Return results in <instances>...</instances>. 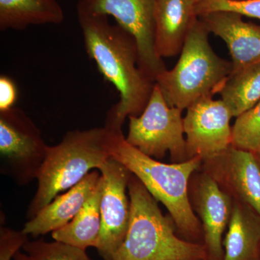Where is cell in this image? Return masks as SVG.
Wrapping results in <instances>:
<instances>
[{
  "mask_svg": "<svg viewBox=\"0 0 260 260\" xmlns=\"http://www.w3.org/2000/svg\"><path fill=\"white\" fill-rule=\"evenodd\" d=\"M201 1H203V0H191V2L194 3V5L198 4V3H200Z\"/></svg>",
  "mask_w": 260,
  "mask_h": 260,
  "instance_id": "27",
  "label": "cell"
},
{
  "mask_svg": "<svg viewBox=\"0 0 260 260\" xmlns=\"http://www.w3.org/2000/svg\"><path fill=\"white\" fill-rule=\"evenodd\" d=\"M110 158L111 132L107 126L68 132L59 144L48 147L27 217L34 218L56 197L78 184L93 169L99 170Z\"/></svg>",
  "mask_w": 260,
  "mask_h": 260,
  "instance_id": "4",
  "label": "cell"
},
{
  "mask_svg": "<svg viewBox=\"0 0 260 260\" xmlns=\"http://www.w3.org/2000/svg\"><path fill=\"white\" fill-rule=\"evenodd\" d=\"M101 177L100 172L89 173L78 184L58 195L30 219L24 225L23 232L36 238L52 233L70 223L96 189Z\"/></svg>",
  "mask_w": 260,
  "mask_h": 260,
  "instance_id": "14",
  "label": "cell"
},
{
  "mask_svg": "<svg viewBox=\"0 0 260 260\" xmlns=\"http://www.w3.org/2000/svg\"><path fill=\"white\" fill-rule=\"evenodd\" d=\"M64 18V11L56 0H0V30L3 31L56 25Z\"/></svg>",
  "mask_w": 260,
  "mask_h": 260,
  "instance_id": "17",
  "label": "cell"
},
{
  "mask_svg": "<svg viewBox=\"0 0 260 260\" xmlns=\"http://www.w3.org/2000/svg\"><path fill=\"white\" fill-rule=\"evenodd\" d=\"M105 126L111 132L112 158L127 168L166 207L182 239L203 244V228L191 206L189 191L191 178L201 168L202 159L194 156L181 162L159 161L127 143L121 128Z\"/></svg>",
  "mask_w": 260,
  "mask_h": 260,
  "instance_id": "2",
  "label": "cell"
},
{
  "mask_svg": "<svg viewBox=\"0 0 260 260\" xmlns=\"http://www.w3.org/2000/svg\"><path fill=\"white\" fill-rule=\"evenodd\" d=\"M198 15L191 0H155V48L159 57L180 54Z\"/></svg>",
  "mask_w": 260,
  "mask_h": 260,
  "instance_id": "15",
  "label": "cell"
},
{
  "mask_svg": "<svg viewBox=\"0 0 260 260\" xmlns=\"http://www.w3.org/2000/svg\"><path fill=\"white\" fill-rule=\"evenodd\" d=\"M28 235L22 231L0 228V260H11L28 242Z\"/></svg>",
  "mask_w": 260,
  "mask_h": 260,
  "instance_id": "23",
  "label": "cell"
},
{
  "mask_svg": "<svg viewBox=\"0 0 260 260\" xmlns=\"http://www.w3.org/2000/svg\"><path fill=\"white\" fill-rule=\"evenodd\" d=\"M215 12H229L260 20V0H203L195 5L198 16Z\"/></svg>",
  "mask_w": 260,
  "mask_h": 260,
  "instance_id": "22",
  "label": "cell"
},
{
  "mask_svg": "<svg viewBox=\"0 0 260 260\" xmlns=\"http://www.w3.org/2000/svg\"><path fill=\"white\" fill-rule=\"evenodd\" d=\"M130 219L125 239L112 260H208L205 246L179 237L171 216L134 174L128 184Z\"/></svg>",
  "mask_w": 260,
  "mask_h": 260,
  "instance_id": "3",
  "label": "cell"
},
{
  "mask_svg": "<svg viewBox=\"0 0 260 260\" xmlns=\"http://www.w3.org/2000/svg\"><path fill=\"white\" fill-rule=\"evenodd\" d=\"M23 249L32 260H92L85 250L56 241H28Z\"/></svg>",
  "mask_w": 260,
  "mask_h": 260,
  "instance_id": "21",
  "label": "cell"
},
{
  "mask_svg": "<svg viewBox=\"0 0 260 260\" xmlns=\"http://www.w3.org/2000/svg\"><path fill=\"white\" fill-rule=\"evenodd\" d=\"M102 177V228L95 249L104 260H112L125 239L130 219L128 184L132 173L110 158L99 169Z\"/></svg>",
  "mask_w": 260,
  "mask_h": 260,
  "instance_id": "9",
  "label": "cell"
},
{
  "mask_svg": "<svg viewBox=\"0 0 260 260\" xmlns=\"http://www.w3.org/2000/svg\"><path fill=\"white\" fill-rule=\"evenodd\" d=\"M223 246V260H260V215L239 200H234Z\"/></svg>",
  "mask_w": 260,
  "mask_h": 260,
  "instance_id": "16",
  "label": "cell"
},
{
  "mask_svg": "<svg viewBox=\"0 0 260 260\" xmlns=\"http://www.w3.org/2000/svg\"><path fill=\"white\" fill-rule=\"evenodd\" d=\"M233 116L223 101L203 99L186 109L184 134L189 158L203 161L218 156L232 145Z\"/></svg>",
  "mask_w": 260,
  "mask_h": 260,
  "instance_id": "10",
  "label": "cell"
},
{
  "mask_svg": "<svg viewBox=\"0 0 260 260\" xmlns=\"http://www.w3.org/2000/svg\"><path fill=\"white\" fill-rule=\"evenodd\" d=\"M233 117H238L260 101V63L233 72L220 92Z\"/></svg>",
  "mask_w": 260,
  "mask_h": 260,
  "instance_id": "19",
  "label": "cell"
},
{
  "mask_svg": "<svg viewBox=\"0 0 260 260\" xmlns=\"http://www.w3.org/2000/svg\"><path fill=\"white\" fill-rule=\"evenodd\" d=\"M155 0H78L77 9L114 17L136 41L140 67L153 82L167 70L155 48Z\"/></svg>",
  "mask_w": 260,
  "mask_h": 260,
  "instance_id": "8",
  "label": "cell"
},
{
  "mask_svg": "<svg viewBox=\"0 0 260 260\" xmlns=\"http://www.w3.org/2000/svg\"><path fill=\"white\" fill-rule=\"evenodd\" d=\"M210 31L197 17L172 70H165L155 80L168 105L187 109L203 99L220 93L233 71L232 61L215 54Z\"/></svg>",
  "mask_w": 260,
  "mask_h": 260,
  "instance_id": "5",
  "label": "cell"
},
{
  "mask_svg": "<svg viewBox=\"0 0 260 260\" xmlns=\"http://www.w3.org/2000/svg\"><path fill=\"white\" fill-rule=\"evenodd\" d=\"M18 99L16 85L9 77H0V112L13 108Z\"/></svg>",
  "mask_w": 260,
  "mask_h": 260,
  "instance_id": "24",
  "label": "cell"
},
{
  "mask_svg": "<svg viewBox=\"0 0 260 260\" xmlns=\"http://www.w3.org/2000/svg\"><path fill=\"white\" fill-rule=\"evenodd\" d=\"M87 54L119 93V101L107 113L106 124L121 128L126 117L140 116L153 93L155 82L140 68L135 38L106 15L77 9Z\"/></svg>",
  "mask_w": 260,
  "mask_h": 260,
  "instance_id": "1",
  "label": "cell"
},
{
  "mask_svg": "<svg viewBox=\"0 0 260 260\" xmlns=\"http://www.w3.org/2000/svg\"><path fill=\"white\" fill-rule=\"evenodd\" d=\"M189 191L191 206L203 228L208 260H223V234L232 216L234 199L204 172L194 177L193 174Z\"/></svg>",
  "mask_w": 260,
  "mask_h": 260,
  "instance_id": "11",
  "label": "cell"
},
{
  "mask_svg": "<svg viewBox=\"0 0 260 260\" xmlns=\"http://www.w3.org/2000/svg\"><path fill=\"white\" fill-rule=\"evenodd\" d=\"M182 109L168 105L156 83L145 110L129 116L126 140L140 152L156 160L169 153L173 162L190 159L184 138Z\"/></svg>",
  "mask_w": 260,
  "mask_h": 260,
  "instance_id": "6",
  "label": "cell"
},
{
  "mask_svg": "<svg viewBox=\"0 0 260 260\" xmlns=\"http://www.w3.org/2000/svg\"><path fill=\"white\" fill-rule=\"evenodd\" d=\"M260 145V101L237 117L232 126V146L255 153Z\"/></svg>",
  "mask_w": 260,
  "mask_h": 260,
  "instance_id": "20",
  "label": "cell"
},
{
  "mask_svg": "<svg viewBox=\"0 0 260 260\" xmlns=\"http://www.w3.org/2000/svg\"><path fill=\"white\" fill-rule=\"evenodd\" d=\"M210 32L223 39L232 58L233 72L260 63V26L229 12L198 16Z\"/></svg>",
  "mask_w": 260,
  "mask_h": 260,
  "instance_id": "13",
  "label": "cell"
},
{
  "mask_svg": "<svg viewBox=\"0 0 260 260\" xmlns=\"http://www.w3.org/2000/svg\"><path fill=\"white\" fill-rule=\"evenodd\" d=\"M102 175V174H101ZM102 177L91 196L83 208L70 223L51 233L56 242L86 250L88 247L96 248L102 228L101 199Z\"/></svg>",
  "mask_w": 260,
  "mask_h": 260,
  "instance_id": "18",
  "label": "cell"
},
{
  "mask_svg": "<svg viewBox=\"0 0 260 260\" xmlns=\"http://www.w3.org/2000/svg\"><path fill=\"white\" fill-rule=\"evenodd\" d=\"M201 168L233 199L249 205L260 215V166L254 153L232 145L203 161Z\"/></svg>",
  "mask_w": 260,
  "mask_h": 260,
  "instance_id": "12",
  "label": "cell"
},
{
  "mask_svg": "<svg viewBox=\"0 0 260 260\" xmlns=\"http://www.w3.org/2000/svg\"><path fill=\"white\" fill-rule=\"evenodd\" d=\"M13 259L14 260H32L31 258H30V256H28V254H23V253L20 252V251H18V252L15 254L14 257H13Z\"/></svg>",
  "mask_w": 260,
  "mask_h": 260,
  "instance_id": "25",
  "label": "cell"
},
{
  "mask_svg": "<svg viewBox=\"0 0 260 260\" xmlns=\"http://www.w3.org/2000/svg\"><path fill=\"white\" fill-rule=\"evenodd\" d=\"M254 154H255L256 159H257V161L259 162L260 166V145L259 148L257 149V150H256Z\"/></svg>",
  "mask_w": 260,
  "mask_h": 260,
  "instance_id": "26",
  "label": "cell"
},
{
  "mask_svg": "<svg viewBox=\"0 0 260 260\" xmlns=\"http://www.w3.org/2000/svg\"><path fill=\"white\" fill-rule=\"evenodd\" d=\"M48 147L35 123L22 109L0 112V154L4 173L20 185L37 179Z\"/></svg>",
  "mask_w": 260,
  "mask_h": 260,
  "instance_id": "7",
  "label": "cell"
}]
</instances>
